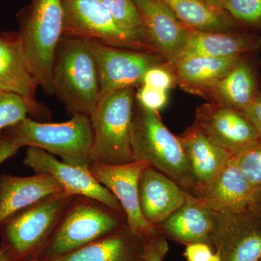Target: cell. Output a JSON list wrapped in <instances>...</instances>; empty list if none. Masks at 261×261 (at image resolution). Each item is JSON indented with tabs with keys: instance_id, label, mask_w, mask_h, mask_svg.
Returning <instances> with one entry per match:
<instances>
[{
	"instance_id": "obj_1",
	"label": "cell",
	"mask_w": 261,
	"mask_h": 261,
	"mask_svg": "<svg viewBox=\"0 0 261 261\" xmlns=\"http://www.w3.org/2000/svg\"><path fill=\"white\" fill-rule=\"evenodd\" d=\"M130 146L135 161L147 163L194 194L195 181L179 139L165 126L159 113L144 107L137 99Z\"/></svg>"
},
{
	"instance_id": "obj_2",
	"label": "cell",
	"mask_w": 261,
	"mask_h": 261,
	"mask_svg": "<svg viewBox=\"0 0 261 261\" xmlns=\"http://www.w3.org/2000/svg\"><path fill=\"white\" fill-rule=\"evenodd\" d=\"M51 87L72 114L90 118L101 92L95 60L85 39L62 37L53 63Z\"/></svg>"
},
{
	"instance_id": "obj_3",
	"label": "cell",
	"mask_w": 261,
	"mask_h": 261,
	"mask_svg": "<svg viewBox=\"0 0 261 261\" xmlns=\"http://www.w3.org/2000/svg\"><path fill=\"white\" fill-rule=\"evenodd\" d=\"M8 128L5 139L19 147H35L60 156L62 161L81 167L92 163L93 129L90 118L73 115L63 123H40L27 118Z\"/></svg>"
},
{
	"instance_id": "obj_4",
	"label": "cell",
	"mask_w": 261,
	"mask_h": 261,
	"mask_svg": "<svg viewBox=\"0 0 261 261\" xmlns=\"http://www.w3.org/2000/svg\"><path fill=\"white\" fill-rule=\"evenodd\" d=\"M18 18V37L33 74L45 93L53 94V63L63 34L61 0H31Z\"/></svg>"
},
{
	"instance_id": "obj_5",
	"label": "cell",
	"mask_w": 261,
	"mask_h": 261,
	"mask_svg": "<svg viewBox=\"0 0 261 261\" xmlns=\"http://www.w3.org/2000/svg\"><path fill=\"white\" fill-rule=\"evenodd\" d=\"M126 224V216L89 197L76 196L45 248L34 261L66 255L114 232Z\"/></svg>"
},
{
	"instance_id": "obj_6",
	"label": "cell",
	"mask_w": 261,
	"mask_h": 261,
	"mask_svg": "<svg viewBox=\"0 0 261 261\" xmlns=\"http://www.w3.org/2000/svg\"><path fill=\"white\" fill-rule=\"evenodd\" d=\"M135 97L134 88L103 94L90 116L93 129L92 163L133 162L130 132Z\"/></svg>"
},
{
	"instance_id": "obj_7",
	"label": "cell",
	"mask_w": 261,
	"mask_h": 261,
	"mask_svg": "<svg viewBox=\"0 0 261 261\" xmlns=\"http://www.w3.org/2000/svg\"><path fill=\"white\" fill-rule=\"evenodd\" d=\"M75 197L60 192L0 225L3 244L10 249L15 261H34L39 256Z\"/></svg>"
},
{
	"instance_id": "obj_8",
	"label": "cell",
	"mask_w": 261,
	"mask_h": 261,
	"mask_svg": "<svg viewBox=\"0 0 261 261\" xmlns=\"http://www.w3.org/2000/svg\"><path fill=\"white\" fill-rule=\"evenodd\" d=\"M61 3L63 36L92 39L122 49L157 53L145 39L120 28L102 0H61Z\"/></svg>"
},
{
	"instance_id": "obj_9",
	"label": "cell",
	"mask_w": 261,
	"mask_h": 261,
	"mask_svg": "<svg viewBox=\"0 0 261 261\" xmlns=\"http://www.w3.org/2000/svg\"><path fill=\"white\" fill-rule=\"evenodd\" d=\"M97 65L101 96L121 89L141 85L146 72L152 67L165 64L163 57L148 51L111 47L85 39Z\"/></svg>"
},
{
	"instance_id": "obj_10",
	"label": "cell",
	"mask_w": 261,
	"mask_h": 261,
	"mask_svg": "<svg viewBox=\"0 0 261 261\" xmlns=\"http://www.w3.org/2000/svg\"><path fill=\"white\" fill-rule=\"evenodd\" d=\"M211 247L221 261L261 260V213L256 206L242 212H216Z\"/></svg>"
},
{
	"instance_id": "obj_11",
	"label": "cell",
	"mask_w": 261,
	"mask_h": 261,
	"mask_svg": "<svg viewBox=\"0 0 261 261\" xmlns=\"http://www.w3.org/2000/svg\"><path fill=\"white\" fill-rule=\"evenodd\" d=\"M24 165L35 173L49 175L72 196L89 197L125 215L119 201L94 178L89 168L73 166L58 161L53 154L35 147H29Z\"/></svg>"
},
{
	"instance_id": "obj_12",
	"label": "cell",
	"mask_w": 261,
	"mask_h": 261,
	"mask_svg": "<svg viewBox=\"0 0 261 261\" xmlns=\"http://www.w3.org/2000/svg\"><path fill=\"white\" fill-rule=\"evenodd\" d=\"M147 166V163L139 161L118 165L93 162L89 166L94 178L119 201L126 216L127 226L142 238L159 231L156 226L147 222L141 211L139 181Z\"/></svg>"
},
{
	"instance_id": "obj_13",
	"label": "cell",
	"mask_w": 261,
	"mask_h": 261,
	"mask_svg": "<svg viewBox=\"0 0 261 261\" xmlns=\"http://www.w3.org/2000/svg\"><path fill=\"white\" fill-rule=\"evenodd\" d=\"M196 124L216 145L232 156L261 140L243 111L208 103L196 110Z\"/></svg>"
},
{
	"instance_id": "obj_14",
	"label": "cell",
	"mask_w": 261,
	"mask_h": 261,
	"mask_svg": "<svg viewBox=\"0 0 261 261\" xmlns=\"http://www.w3.org/2000/svg\"><path fill=\"white\" fill-rule=\"evenodd\" d=\"M146 36L158 54L171 63L188 40L190 29L160 0H134Z\"/></svg>"
},
{
	"instance_id": "obj_15",
	"label": "cell",
	"mask_w": 261,
	"mask_h": 261,
	"mask_svg": "<svg viewBox=\"0 0 261 261\" xmlns=\"http://www.w3.org/2000/svg\"><path fill=\"white\" fill-rule=\"evenodd\" d=\"M216 212L238 213L256 206L261 189L248 181L233 161V156L210 185L196 192Z\"/></svg>"
},
{
	"instance_id": "obj_16",
	"label": "cell",
	"mask_w": 261,
	"mask_h": 261,
	"mask_svg": "<svg viewBox=\"0 0 261 261\" xmlns=\"http://www.w3.org/2000/svg\"><path fill=\"white\" fill-rule=\"evenodd\" d=\"M252 54L245 55L224 78L196 94L211 103L243 112L261 93L260 74Z\"/></svg>"
},
{
	"instance_id": "obj_17",
	"label": "cell",
	"mask_w": 261,
	"mask_h": 261,
	"mask_svg": "<svg viewBox=\"0 0 261 261\" xmlns=\"http://www.w3.org/2000/svg\"><path fill=\"white\" fill-rule=\"evenodd\" d=\"M39 86L18 33L15 35H0V91L23 97L32 114L41 116L42 108L36 100Z\"/></svg>"
},
{
	"instance_id": "obj_18",
	"label": "cell",
	"mask_w": 261,
	"mask_h": 261,
	"mask_svg": "<svg viewBox=\"0 0 261 261\" xmlns=\"http://www.w3.org/2000/svg\"><path fill=\"white\" fill-rule=\"evenodd\" d=\"M215 219L216 211L200 197L185 190V202L157 228L173 241L186 245L204 243L211 246Z\"/></svg>"
},
{
	"instance_id": "obj_19",
	"label": "cell",
	"mask_w": 261,
	"mask_h": 261,
	"mask_svg": "<svg viewBox=\"0 0 261 261\" xmlns=\"http://www.w3.org/2000/svg\"><path fill=\"white\" fill-rule=\"evenodd\" d=\"M49 175L35 173L27 177L0 175V225L12 216L63 192Z\"/></svg>"
},
{
	"instance_id": "obj_20",
	"label": "cell",
	"mask_w": 261,
	"mask_h": 261,
	"mask_svg": "<svg viewBox=\"0 0 261 261\" xmlns=\"http://www.w3.org/2000/svg\"><path fill=\"white\" fill-rule=\"evenodd\" d=\"M139 198L144 217L157 227L183 204L185 190L164 173L149 166L140 176Z\"/></svg>"
},
{
	"instance_id": "obj_21",
	"label": "cell",
	"mask_w": 261,
	"mask_h": 261,
	"mask_svg": "<svg viewBox=\"0 0 261 261\" xmlns=\"http://www.w3.org/2000/svg\"><path fill=\"white\" fill-rule=\"evenodd\" d=\"M178 137L195 181V195L210 185L232 155L210 140L196 123Z\"/></svg>"
},
{
	"instance_id": "obj_22",
	"label": "cell",
	"mask_w": 261,
	"mask_h": 261,
	"mask_svg": "<svg viewBox=\"0 0 261 261\" xmlns=\"http://www.w3.org/2000/svg\"><path fill=\"white\" fill-rule=\"evenodd\" d=\"M48 261H145L143 238L126 224L100 240Z\"/></svg>"
},
{
	"instance_id": "obj_23",
	"label": "cell",
	"mask_w": 261,
	"mask_h": 261,
	"mask_svg": "<svg viewBox=\"0 0 261 261\" xmlns=\"http://www.w3.org/2000/svg\"><path fill=\"white\" fill-rule=\"evenodd\" d=\"M260 46V38L246 31L214 32L190 29L188 40L176 59L188 56H240L256 53Z\"/></svg>"
},
{
	"instance_id": "obj_24",
	"label": "cell",
	"mask_w": 261,
	"mask_h": 261,
	"mask_svg": "<svg viewBox=\"0 0 261 261\" xmlns=\"http://www.w3.org/2000/svg\"><path fill=\"white\" fill-rule=\"evenodd\" d=\"M245 55L228 58L183 57L169 64L176 83L187 92L196 94L224 78Z\"/></svg>"
},
{
	"instance_id": "obj_25",
	"label": "cell",
	"mask_w": 261,
	"mask_h": 261,
	"mask_svg": "<svg viewBox=\"0 0 261 261\" xmlns=\"http://www.w3.org/2000/svg\"><path fill=\"white\" fill-rule=\"evenodd\" d=\"M187 28L201 32L245 31L226 12L211 8L205 0H160Z\"/></svg>"
},
{
	"instance_id": "obj_26",
	"label": "cell",
	"mask_w": 261,
	"mask_h": 261,
	"mask_svg": "<svg viewBox=\"0 0 261 261\" xmlns=\"http://www.w3.org/2000/svg\"><path fill=\"white\" fill-rule=\"evenodd\" d=\"M102 2L120 28L149 42L134 0H102Z\"/></svg>"
},
{
	"instance_id": "obj_27",
	"label": "cell",
	"mask_w": 261,
	"mask_h": 261,
	"mask_svg": "<svg viewBox=\"0 0 261 261\" xmlns=\"http://www.w3.org/2000/svg\"><path fill=\"white\" fill-rule=\"evenodd\" d=\"M29 114L32 111L23 97L0 91V132L28 118Z\"/></svg>"
},
{
	"instance_id": "obj_28",
	"label": "cell",
	"mask_w": 261,
	"mask_h": 261,
	"mask_svg": "<svg viewBox=\"0 0 261 261\" xmlns=\"http://www.w3.org/2000/svg\"><path fill=\"white\" fill-rule=\"evenodd\" d=\"M224 10L245 29H261V0H228Z\"/></svg>"
},
{
	"instance_id": "obj_29",
	"label": "cell",
	"mask_w": 261,
	"mask_h": 261,
	"mask_svg": "<svg viewBox=\"0 0 261 261\" xmlns=\"http://www.w3.org/2000/svg\"><path fill=\"white\" fill-rule=\"evenodd\" d=\"M233 159L248 181L261 189V140L233 156Z\"/></svg>"
},
{
	"instance_id": "obj_30",
	"label": "cell",
	"mask_w": 261,
	"mask_h": 261,
	"mask_svg": "<svg viewBox=\"0 0 261 261\" xmlns=\"http://www.w3.org/2000/svg\"><path fill=\"white\" fill-rule=\"evenodd\" d=\"M176 84H177L176 76L169 63L155 65L149 68L144 75L142 83L154 88L166 91L172 88Z\"/></svg>"
},
{
	"instance_id": "obj_31",
	"label": "cell",
	"mask_w": 261,
	"mask_h": 261,
	"mask_svg": "<svg viewBox=\"0 0 261 261\" xmlns=\"http://www.w3.org/2000/svg\"><path fill=\"white\" fill-rule=\"evenodd\" d=\"M136 98L144 107L158 112L168 102L167 91L142 84Z\"/></svg>"
},
{
	"instance_id": "obj_32",
	"label": "cell",
	"mask_w": 261,
	"mask_h": 261,
	"mask_svg": "<svg viewBox=\"0 0 261 261\" xmlns=\"http://www.w3.org/2000/svg\"><path fill=\"white\" fill-rule=\"evenodd\" d=\"M145 261H163L169 250L167 238L159 230L143 238Z\"/></svg>"
},
{
	"instance_id": "obj_33",
	"label": "cell",
	"mask_w": 261,
	"mask_h": 261,
	"mask_svg": "<svg viewBox=\"0 0 261 261\" xmlns=\"http://www.w3.org/2000/svg\"><path fill=\"white\" fill-rule=\"evenodd\" d=\"M214 254V249L208 244L196 243L186 245L184 255L187 261H210Z\"/></svg>"
},
{
	"instance_id": "obj_34",
	"label": "cell",
	"mask_w": 261,
	"mask_h": 261,
	"mask_svg": "<svg viewBox=\"0 0 261 261\" xmlns=\"http://www.w3.org/2000/svg\"><path fill=\"white\" fill-rule=\"evenodd\" d=\"M243 113L256 128L261 139V93Z\"/></svg>"
},
{
	"instance_id": "obj_35",
	"label": "cell",
	"mask_w": 261,
	"mask_h": 261,
	"mask_svg": "<svg viewBox=\"0 0 261 261\" xmlns=\"http://www.w3.org/2000/svg\"><path fill=\"white\" fill-rule=\"evenodd\" d=\"M20 148L18 146L6 139L0 140V165L15 155Z\"/></svg>"
},
{
	"instance_id": "obj_36",
	"label": "cell",
	"mask_w": 261,
	"mask_h": 261,
	"mask_svg": "<svg viewBox=\"0 0 261 261\" xmlns=\"http://www.w3.org/2000/svg\"><path fill=\"white\" fill-rule=\"evenodd\" d=\"M0 261H15L10 249L3 244L0 246Z\"/></svg>"
},
{
	"instance_id": "obj_37",
	"label": "cell",
	"mask_w": 261,
	"mask_h": 261,
	"mask_svg": "<svg viewBox=\"0 0 261 261\" xmlns=\"http://www.w3.org/2000/svg\"><path fill=\"white\" fill-rule=\"evenodd\" d=\"M227 1L228 0H205V3L210 5L211 8L220 11H224V6Z\"/></svg>"
},
{
	"instance_id": "obj_38",
	"label": "cell",
	"mask_w": 261,
	"mask_h": 261,
	"mask_svg": "<svg viewBox=\"0 0 261 261\" xmlns=\"http://www.w3.org/2000/svg\"><path fill=\"white\" fill-rule=\"evenodd\" d=\"M210 261H221V258H220L219 253L217 252H214V254L213 255L212 257H211Z\"/></svg>"
},
{
	"instance_id": "obj_39",
	"label": "cell",
	"mask_w": 261,
	"mask_h": 261,
	"mask_svg": "<svg viewBox=\"0 0 261 261\" xmlns=\"http://www.w3.org/2000/svg\"><path fill=\"white\" fill-rule=\"evenodd\" d=\"M257 208L258 209L259 211L261 213V201L258 202L256 205Z\"/></svg>"
},
{
	"instance_id": "obj_40",
	"label": "cell",
	"mask_w": 261,
	"mask_h": 261,
	"mask_svg": "<svg viewBox=\"0 0 261 261\" xmlns=\"http://www.w3.org/2000/svg\"><path fill=\"white\" fill-rule=\"evenodd\" d=\"M260 261H261V260Z\"/></svg>"
}]
</instances>
